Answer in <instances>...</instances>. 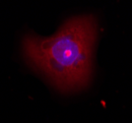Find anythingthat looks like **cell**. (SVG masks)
<instances>
[{"instance_id":"obj_1","label":"cell","mask_w":132,"mask_h":123,"mask_svg":"<svg viewBox=\"0 0 132 123\" xmlns=\"http://www.w3.org/2000/svg\"><path fill=\"white\" fill-rule=\"evenodd\" d=\"M97 38L93 17L72 18L50 38L27 36L25 57L63 92L85 87L92 75V55Z\"/></svg>"}]
</instances>
